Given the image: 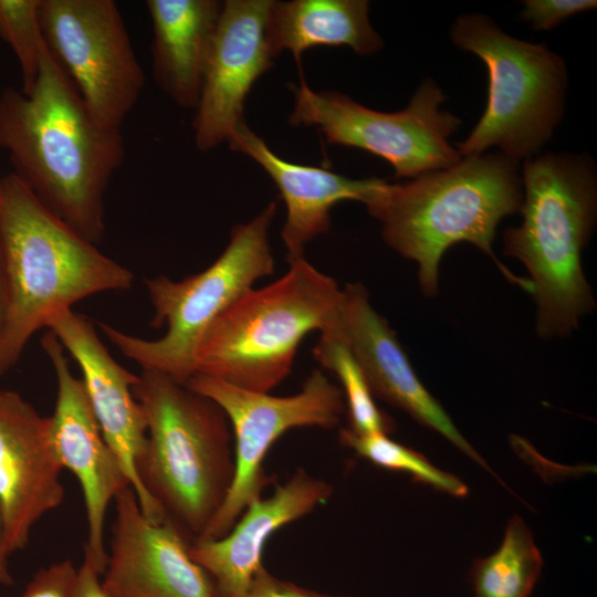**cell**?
I'll return each mask as SVG.
<instances>
[{"label": "cell", "instance_id": "1", "mask_svg": "<svg viewBox=\"0 0 597 597\" xmlns=\"http://www.w3.org/2000/svg\"><path fill=\"white\" fill-rule=\"evenodd\" d=\"M0 149L50 211L90 242L102 240L123 136L94 121L50 50L31 92L8 86L0 93Z\"/></svg>", "mask_w": 597, "mask_h": 597}, {"label": "cell", "instance_id": "2", "mask_svg": "<svg viewBox=\"0 0 597 597\" xmlns=\"http://www.w3.org/2000/svg\"><path fill=\"white\" fill-rule=\"evenodd\" d=\"M0 376L54 315L91 295L126 291L134 283L130 270L50 211L14 172L0 178Z\"/></svg>", "mask_w": 597, "mask_h": 597}, {"label": "cell", "instance_id": "3", "mask_svg": "<svg viewBox=\"0 0 597 597\" xmlns=\"http://www.w3.org/2000/svg\"><path fill=\"white\" fill-rule=\"evenodd\" d=\"M519 164L500 151L462 157L449 168L387 184L367 206L381 223L384 241L417 263L423 294L438 293L440 261L459 242L475 245L507 280L531 293L530 281L514 275L492 250L498 224L523 202Z\"/></svg>", "mask_w": 597, "mask_h": 597}, {"label": "cell", "instance_id": "4", "mask_svg": "<svg viewBox=\"0 0 597 597\" xmlns=\"http://www.w3.org/2000/svg\"><path fill=\"white\" fill-rule=\"evenodd\" d=\"M132 390L147 422L138 480L163 521L192 545L205 537L234 478L230 422L213 400L154 369H142Z\"/></svg>", "mask_w": 597, "mask_h": 597}, {"label": "cell", "instance_id": "5", "mask_svg": "<svg viewBox=\"0 0 597 597\" xmlns=\"http://www.w3.org/2000/svg\"><path fill=\"white\" fill-rule=\"evenodd\" d=\"M523 221L503 235L504 254L527 270L542 338L573 333L595 301L582 252L597 213V175L588 155L546 153L523 161Z\"/></svg>", "mask_w": 597, "mask_h": 597}, {"label": "cell", "instance_id": "6", "mask_svg": "<svg viewBox=\"0 0 597 597\" xmlns=\"http://www.w3.org/2000/svg\"><path fill=\"white\" fill-rule=\"evenodd\" d=\"M274 282L252 287L209 327L196 352L197 373L269 392L291 373L300 344L334 328L343 289L305 258Z\"/></svg>", "mask_w": 597, "mask_h": 597}, {"label": "cell", "instance_id": "7", "mask_svg": "<svg viewBox=\"0 0 597 597\" xmlns=\"http://www.w3.org/2000/svg\"><path fill=\"white\" fill-rule=\"evenodd\" d=\"M271 201L247 223L233 227L221 254L203 271L174 281L159 275L144 281L154 316L150 326L166 333L156 339L100 327L107 339L142 369L160 371L186 384L196 373V352L213 322L254 283L274 272L269 229L276 213Z\"/></svg>", "mask_w": 597, "mask_h": 597}, {"label": "cell", "instance_id": "8", "mask_svg": "<svg viewBox=\"0 0 597 597\" xmlns=\"http://www.w3.org/2000/svg\"><path fill=\"white\" fill-rule=\"evenodd\" d=\"M450 38L457 48L479 56L489 73L486 107L468 137L457 144L460 156L498 147L519 163L534 157L564 115L568 84L564 60L544 43L509 35L482 13L459 15Z\"/></svg>", "mask_w": 597, "mask_h": 597}, {"label": "cell", "instance_id": "9", "mask_svg": "<svg viewBox=\"0 0 597 597\" xmlns=\"http://www.w3.org/2000/svg\"><path fill=\"white\" fill-rule=\"evenodd\" d=\"M291 88L295 98L291 125L315 126L328 144L384 158L396 178L413 179L462 159L448 140L461 119L441 108L446 96L432 78L418 86L405 109L394 113L368 108L343 93L315 92L303 76Z\"/></svg>", "mask_w": 597, "mask_h": 597}, {"label": "cell", "instance_id": "10", "mask_svg": "<svg viewBox=\"0 0 597 597\" xmlns=\"http://www.w3.org/2000/svg\"><path fill=\"white\" fill-rule=\"evenodd\" d=\"M186 385L224 411L233 436L234 478L202 540L224 536L244 509L262 496L273 480L264 470V460L282 434L301 427L334 428L345 411L342 389L322 369H314L301 390L290 396L240 388L201 373H196Z\"/></svg>", "mask_w": 597, "mask_h": 597}, {"label": "cell", "instance_id": "11", "mask_svg": "<svg viewBox=\"0 0 597 597\" xmlns=\"http://www.w3.org/2000/svg\"><path fill=\"white\" fill-rule=\"evenodd\" d=\"M40 22L94 121L121 130L137 104L145 76L113 0H40Z\"/></svg>", "mask_w": 597, "mask_h": 597}, {"label": "cell", "instance_id": "12", "mask_svg": "<svg viewBox=\"0 0 597 597\" xmlns=\"http://www.w3.org/2000/svg\"><path fill=\"white\" fill-rule=\"evenodd\" d=\"M41 346L56 377V401L50 416V434L61 467L78 480L83 493L87 542L84 554L102 575L107 563L104 542L107 507L130 482L100 429L83 381L73 375L65 349L46 332Z\"/></svg>", "mask_w": 597, "mask_h": 597}, {"label": "cell", "instance_id": "13", "mask_svg": "<svg viewBox=\"0 0 597 597\" xmlns=\"http://www.w3.org/2000/svg\"><path fill=\"white\" fill-rule=\"evenodd\" d=\"M115 520L102 585L111 597H221L190 556V544L167 522L142 512L132 486L115 498Z\"/></svg>", "mask_w": 597, "mask_h": 597}, {"label": "cell", "instance_id": "14", "mask_svg": "<svg viewBox=\"0 0 597 597\" xmlns=\"http://www.w3.org/2000/svg\"><path fill=\"white\" fill-rule=\"evenodd\" d=\"M271 0H227L209 55L192 127L199 150L227 142L243 124L255 81L273 67L265 21Z\"/></svg>", "mask_w": 597, "mask_h": 597}, {"label": "cell", "instance_id": "15", "mask_svg": "<svg viewBox=\"0 0 597 597\" xmlns=\"http://www.w3.org/2000/svg\"><path fill=\"white\" fill-rule=\"evenodd\" d=\"M62 469L50 418L0 389V514L9 554L24 548L38 521L62 503Z\"/></svg>", "mask_w": 597, "mask_h": 597}, {"label": "cell", "instance_id": "16", "mask_svg": "<svg viewBox=\"0 0 597 597\" xmlns=\"http://www.w3.org/2000/svg\"><path fill=\"white\" fill-rule=\"evenodd\" d=\"M358 362L374 396L400 408L419 423L437 431L460 451L494 474L484 459L416 375L388 322L374 308L366 287L348 283L335 327Z\"/></svg>", "mask_w": 597, "mask_h": 597}, {"label": "cell", "instance_id": "17", "mask_svg": "<svg viewBox=\"0 0 597 597\" xmlns=\"http://www.w3.org/2000/svg\"><path fill=\"white\" fill-rule=\"evenodd\" d=\"M46 327L80 366L100 429L123 465L142 512L147 519L161 522L159 509L147 495L136 472L147 441L146 417L132 390L138 375L119 365L100 339L93 323L72 308L54 315Z\"/></svg>", "mask_w": 597, "mask_h": 597}, {"label": "cell", "instance_id": "18", "mask_svg": "<svg viewBox=\"0 0 597 597\" xmlns=\"http://www.w3.org/2000/svg\"><path fill=\"white\" fill-rule=\"evenodd\" d=\"M333 494L327 481L297 469L269 498L253 500L222 537L193 543L189 553L213 579L221 597H241L256 572L270 537L310 514Z\"/></svg>", "mask_w": 597, "mask_h": 597}, {"label": "cell", "instance_id": "19", "mask_svg": "<svg viewBox=\"0 0 597 597\" xmlns=\"http://www.w3.org/2000/svg\"><path fill=\"white\" fill-rule=\"evenodd\" d=\"M229 147L256 161L274 181L286 206L281 238L287 262L304 258L305 245L331 228V209L345 200L369 206L388 182L352 179L326 168L295 164L275 155L247 123L227 140Z\"/></svg>", "mask_w": 597, "mask_h": 597}, {"label": "cell", "instance_id": "20", "mask_svg": "<svg viewBox=\"0 0 597 597\" xmlns=\"http://www.w3.org/2000/svg\"><path fill=\"white\" fill-rule=\"evenodd\" d=\"M151 67L157 86L177 105L196 108L222 10L217 0H147Z\"/></svg>", "mask_w": 597, "mask_h": 597}, {"label": "cell", "instance_id": "21", "mask_svg": "<svg viewBox=\"0 0 597 597\" xmlns=\"http://www.w3.org/2000/svg\"><path fill=\"white\" fill-rule=\"evenodd\" d=\"M368 14L366 0H271L265 21L270 53L275 59L291 52L300 71L303 52L317 45H347L358 55H373L384 42Z\"/></svg>", "mask_w": 597, "mask_h": 597}, {"label": "cell", "instance_id": "22", "mask_svg": "<svg viewBox=\"0 0 597 597\" xmlns=\"http://www.w3.org/2000/svg\"><path fill=\"white\" fill-rule=\"evenodd\" d=\"M542 556L532 533L516 515L509 521L503 541L471 569L476 597H528L542 569Z\"/></svg>", "mask_w": 597, "mask_h": 597}, {"label": "cell", "instance_id": "23", "mask_svg": "<svg viewBox=\"0 0 597 597\" xmlns=\"http://www.w3.org/2000/svg\"><path fill=\"white\" fill-rule=\"evenodd\" d=\"M320 366L333 373L342 385L348 409L349 430L358 434H389L395 421L381 411L374 394L348 346L336 335L323 333L313 347Z\"/></svg>", "mask_w": 597, "mask_h": 597}, {"label": "cell", "instance_id": "24", "mask_svg": "<svg viewBox=\"0 0 597 597\" xmlns=\"http://www.w3.org/2000/svg\"><path fill=\"white\" fill-rule=\"evenodd\" d=\"M339 442L373 464L391 471L408 473L419 483L462 498L468 494L467 485L455 475L434 467L425 455L388 437V434H358L342 429Z\"/></svg>", "mask_w": 597, "mask_h": 597}, {"label": "cell", "instance_id": "25", "mask_svg": "<svg viewBox=\"0 0 597 597\" xmlns=\"http://www.w3.org/2000/svg\"><path fill=\"white\" fill-rule=\"evenodd\" d=\"M0 39L17 56L21 91L31 92L49 51L40 22V0H0Z\"/></svg>", "mask_w": 597, "mask_h": 597}, {"label": "cell", "instance_id": "26", "mask_svg": "<svg viewBox=\"0 0 597 597\" xmlns=\"http://www.w3.org/2000/svg\"><path fill=\"white\" fill-rule=\"evenodd\" d=\"M521 19L535 31H547L565 19L597 7L595 0H525Z\"/></svg>", "mask_w": 597, "mask_h": 597}, {"label": "cell", "instance_id": "27", "mask_svg": "<svg viewBox=\"0 0 597 597\" xmlns=\"http://www.w3.org/2000/svg\"><path fill=\"white\" fill-rule=\"evenodd\" d=\"M77 568L70 559L40 569L21 597H72Z\"/></svg>", "mask_w": 597, "mask_h": 597}, {"label": "cell", "instance_id": "28", "mask_svg": "<svg viewBox=\"0 0 597 597\" xmlns=\"http://www.w3.org/2000/svg\"><path fill=\"white\" fill-rule=\"evenodd\" d=\"M241 597H347L313 591L280 579L262 566Z\"/></svg>", "mask_w": 597, "mask_h": 597}, {"label": "cell", "instance_id": "29", "mask_svg": "<svg viewBox=\"0 0 597 597\" xmlns=\"http://www.w3.org/2000/svg\"><path fill=\"white\" fill-rule=\"evenodd\" d=\"M72 597H111L102 585L101 574L85 554L76 570Z\"/></svg>", "mask_w": 597, "mask_h": 597}, {"label": "cell", "instance_id": "30", "mask_svg": "<svg viewBox=\"0 0 597 597\" xmlns=\"http://www.w3.org/2000/svg\"><path fill=\"white\" fill-rule=\"evenodd\" d=\"M8 553L6 545L4 527L2 516L0 514V585L10 586L14 584V579L11 575L8 564Z\"/></svg>", "mask_w": 597, "mask_h": 597}, {"label": "cell", "instance_id": "31", "mask_svg": "<svg viewBox=\"0 0 597 597\" xmlns=\"http://www.w3.org/2000/svg\"><path fill=\"white\" fill-rule=\"evenodd\" d=\"M3 316H4V287H3L1 258H0V332H1L2 323H3Z\"/></svg>", "mask_w": 597, "mask_h": 597}]
</instances>
